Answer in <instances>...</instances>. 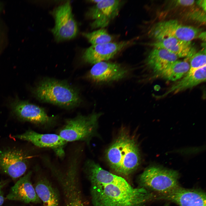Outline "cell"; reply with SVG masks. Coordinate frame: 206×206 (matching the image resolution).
<instances>
[{"label": "cell", "mask_w": 206, "mask_h": 206, "mask_svg": "<svg viewBox=\"0 0 206 206\" xmlns=\"http://www.w3.org/2000/svg\"><path fill=\"white\" fill-rule=\"evenodd\" d=\"M189 68V64L187 62L177 60L156 74L158 76L164 79L175 81L185 76Z\"/></svg>", "instance_id": "cell-20"}, {"label": "cell", "mask_w": 206, "mask_h": 206, "mask_svg": "<svg viewBox=\"0 0 206 206\" xmlns=\"http://www.w3.org/2000/svg\"><path fill=\"white\" fill-rule=\"evenodd\" d=\"M32 92L39 101L66 109L77 106L82 101L77 89L66 81L53 78L43 79Z\"/></svg>", "instance_id": "cell-2"}, {"label": "cell", "mask_w": 206, "mask_h": 206, "mask_svg": "<svg viewBox=\"0 0 206 206\" xmlns=\"http://www.w3.org/2000/svg\"></svg>", "instance_id": "cell-28"}, {"label": "cell", "mask_w": 206, "mask_h": 206, "mask_svg": "<svg viewBox=\"0 0 206 206\" xmlns=\"http://www.w3.org/2000/svg\"><path fill=\"white\" fill-rule=\"evenodd\" d=\"M179 177L176 171L152 166L148 167L142 173L139 181L142 187L161 195L180 186Z\"/></svg>", "instance_id": "cell-5"}, {"label": "cell", "mask_w": 206, "mask_h": 206, "mask_svg": "<svg viewBox=\"0 0 206 206\" xmlns=\"http://www.w3.org/2000/svg\"><path fill=\"white\" fill-rule=\"evenodd\" d=\"M165 206H169V205L167 204V205H165Z\"/></svg>", "instance_id": "cell-27"}, {"label": "cell", "mask_w": 206, "mask_h": 206, "mask_svg": "<svg viewBox=\"0 0 206 206\" xmlns=\"http://www.w3.org/2000/svg\"><path fill=\"white\" fill-rule=\"evenodd\" d=\"M83 35L92 45H96L113 42L116 40V36L109 33L104 28L91 32L84 33Z\"/></svg>", "instance_id": "cell-21"}, {"label": "cell", "mask_w": 206, "mask_h": 206, "mask_svg": "<svg viewBox=\"0 0 206 206\" xmlns=\"http://www.w3.org/2000/svg\"><path fill=\"white\" fill-rule=\"evenodd\" d=\"M7 183L6 181H0V206H1L3 204L4 201L3 189Z\"/></svg>", "instance_id": "cell-24"}, {"label": "cell", "mask_w": 206, "mask_h": 206, "mask_svg": "<svg viewBox=\"0 0 206 206\" xmlns=\"http://www.w3.org/2000/svg\"><path fill=\"white\" fill-rule=\"evenodd\" d=\"M124 3L121 0H101L90 8L86 16L93 20L90 24L91 28H102L108 26L118 15Z\"/></svg>", "instance_id": "cell-9"}, {"label": "cell", "mask_w": 206, "mask_h": 206, "mask_svg": "<svg viewBox=\"0 0 206 206\" xmlns=\"http://www.w3.org/2000/svg\"><path fill=\"white\" fill-rule=\"evenodd\" d=\"M106 157L110 167L116 173L128 175L139 165V149L135 140L127 134H121L107 149Z\"/></svg>", "instance_id": "cell-3"}, {"label": "cell", "mask_w": 206, "mask_h": 206, "mask_svg": "<svg viewBox=\"0 0 206 206\" xmlns=\"http://www.w3.org/2000/svg\"><path fill=\"white\" fill-rule=\"evenodd\" d=\"M201 30L194 27L180 23L175 20L159 22L150 29L149 37L155 40L167 37H173L183 41H191L198 37Z\"/></svg>", "instance_id": "cell-8"}, {"label": "cell", "mask_w": 206, "mask_h": 206, "mask_svg": "<svg viewBox=\"0 0 206 206\" xmlns=\"http://www.w3.org/2000/svg\"><path fill=\"white\" fill-rule=\"evenodd\" d=\"M178 58L166 49L154 47L148 54L146 63L147 66L156 74L177 60Z\"/></svg>", "instance_id": "cell-17"}, {"label": "cell", "mask_w": 206, "mask_h": 206, "mask_svg": "<svg viewBox=\"0 0 206 206\" xmlns=\"http://www.w3.org/2000/svg\"><path fill=\"white\" fill-rule=\"evenodd\" d=\"M177 5L183 6H189L192 5L195 3L194 0H178L175 1Z\"/></svg>", "instance_id": "cell-23"}, {"label": "cell", "mask_w": 206, "mask_h": 206, "mask_svg": "<svg viewBox=\"0 0 206 206\" xmlns=\"http://www.w3.org/2000/svg\"><path fill=\"white\" fill-rule=\"evenodd\" d=\"M189 59L190 68L185 75L190 74L196 70L206 66L205 48L195 53Z\"/></svg>", "instance_id": "cell-22"}, {"label": "cell", "mask_w": 206, "mask_h": 206, "mask_svg": "<svg viewBox=\"0 0 206 206\" xmlns=\"http://www.w3.org/2000/svg\"><path fill=\"white\" fill-rule=\"evenodd\" d=\"M32 172L29 171L21 177L12 186L6 197L8 200L19 201L25 203H39L41 200L31 183Z\"/></svg>", "instance_id": "cell-15"}, {"label": "cell", "mask_w": 206, "mask_h": 206, "mask_svg": "<svg viewBox=\"0 0 206 206\" xmlns=\"http://www.w3.org/2000/svg\"><path fill=\"white\" fill-rule=\"evenodd\" d=\"M205 32H201L199 35L197 37L205 41Z\"/></svg>", "instance_id": "cell-26"}, {"label": "cell", "mask_w": 206, "mask_h": 206, "mask_svg": "<svg viewBox=\"0 0 206 206\" xmlns=\"http://www.w3.org/2000/svg\"><path fill=\"white\" fill-rule=\"evenodd\" d=\"M84 170L91 184L93 206H143L154 196L143 188H134L124 178L88 160Z\"/></svg>", "instance_id": "cell-1"}, {"label": "cell", "mask_w": 206, "mask_h": 206, "mask_svg": "<svg viewBox=\"0 0 206 206\" xmlns=\"http://www.w3.org/2000/svg\"><path fill=\"white\" fill-rule=\"evenodd\" d=\"M100 113L88 115L81 114L66 119L58 134L67 142L82 141L88 143L95 134Z\"/></svg>", "instance_id": "cell-4"}, {"label": "cell", "mask_w": 206, "mask_h": 206, "mask_svg": "<svg viewBox=\"0 0 206 206\" xmlns=\"http://www.w3.org/2000/svg\"><path fill=\"white\" fill-rule=\"evenodd\" d=\"M28 164V156L21 150L8 149L0 151V169L14 179L25 173Z\"/></svg>", "instance_id": "cell-11"}, {"label": "cell", "mask_w": 206, "mask_h": 206, "mask_svg": "<svg viewBox=\"0 0 206 206\" xmlns=\"http://www.w3.org/2000/svg\"><path fill=\"white\" fill-rule=\"evenodd\" d=\"M35 189L44 206H59L57 194L46 179L39 180L36 183Z\"/></svg>", "instance_id": "cell-19"}, {"label": "cell", "mask_w": 206, "mask_h": 206, "mask_svg": "<svg viewBox=\"0 0 206 206\" xmlns=\"http://www.w3.org/2000/svg\"><path fill=\"white\" fill-rule=\"evenodd\" d=\"M14 137L28 141L39 148L51 149L60 158H63L65 155L64 147L67 142L58 134H41L29 130Z\"/></svg>", "instance_id": "cell-12"}, {"label": "cell", "mask_w": 206, "mask_h": 206, "mask_svg": "<svg viewBox=\"0 0 206 206\" xmlns=\"http://www.w3.org/2000/svg\"><path fill=\"white\" fill-rule=\"evenodd\" d=\"M157 199L173 202L179 206H206V194L199 190L185 189L180 186Z\"/></svg>", "instance_id": "cell-14"}, {"label": "cell", "mask_w": 206, "mask_h": 206, "mask_svg": "<svg viewBox=\"0 0 206 206\" xmlns=\"http://www.w3.org/2000/svg\"><path fill=\"white\" fill-rule=\"evenodd\" d=\"M12 112L19 119L48 128L55 126L58 120L57 116L48 115L42 108L28 101L16 99L11 103Z\"/></svg>", "instance_id": "cell-6"}, {"label": "cell", "mask_w": 206, "mask_h": 206, "mask_svg": "<svg viewBox=\"0 0 206 206\" xmlns=\"http://www.w3.org/2000/svg\"><path fill=\"white\" fill-rule=\"evenodd\" d=\"M128 71L126 67L119 63L101 62L94 64L87 77L96 83L111 82L122 79Z\"/></svg>", "instance_id": "cell-13"}, {"label": "cell", "mask_w": 206, "mask_h": 206, "mask_svg": "<svg viewBox=\"0 0 206 206\" xmlns=\"http://www.w3.org/2000/svg\"><path fill=\"white\" fill-rule=\"evenodd\" d=\"M52 14L55 20V25L51 31L57 41L70 39L76 36L78 27L70 1L56 7Z\"/></svg>", "instance_id": "cell-7"}, {"label": "cell", "mask_w": 206, "mask_h": 206, "mask_svg": "<svg viewBox=\"0 0 206 206\" xmlns=\"http://www.w3.org/2000/svg\"><path fill=\"white\" fill-rule=\"evenodd\" d=\"M206 66L200 68L189 75L184 77L174 84L161 96L169 94H176L188 88H192L206 80Z\"/></svg>", "instance_id": "cell-18"}, {"label": "cell", "mask_w": 206, "mask_h": 206, "mask_svg": "<svg viewBox=\"0 0 206 206\" xmlns=\"http://www.w3.org/2000/svg\"><path fill=\"white\" fill-rule=\"evenodd\" d=\"M135 41V38L92 45L85 50L82 58L85 62L91 64L106 61L114 58L122 50L133 45Z\"/></svg>", "instance_id": "cell-10"}, {"label": "cell", "mask_w": 206, "mask_h": 206, "mask_svg": "<svg viewBox=\"0 0 206 206\" xmlns=\"http://www.w3.org/2000/svg\"><path fill=\"white\" fill-rule=\"evenodd\" d=\"M154 47L166 49L178 57L190 58L196 52L191 41H183L173 37H167L155 40L150 43Z\"/></svg>", "instance_id": "cell-16"}, {"label": "cell", "mask_w": 206, "mask_h": 206, "mask_svg": "<svg viewBox=\"0 0 206 206\" xmlns=\"http://www.w3.org/2000/svg\"><path fill=\"white\" fill-rule=\"evenodd\" d=\"M206 1L205 0H199L197 1V5L201 7L205 12L206 10Z\"/></svg>", "instance_id": "cell-25"}]
</instances>
